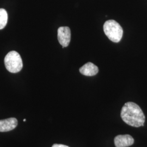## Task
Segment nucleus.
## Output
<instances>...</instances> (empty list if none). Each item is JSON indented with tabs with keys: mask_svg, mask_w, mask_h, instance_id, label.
Instances as JSON below:
<instances>
[{
	"mask_svg": "<svg viewBox=\"0 0 147 147\" xmlns=\"http://www.w3.org/2000/svg\"><path fill=\"white\" fill-rule=\"evenodd\" d=\"M121 119L127 124L134 127L143 126L145 116L140 107L132 102H127L121 110Z\"/></svg>",
	"mask_w": 147,
	"mask_h": 147,
	"instance_id": "f257e3e1",
	"label": "nucleus"
},
{
	"mask_svg": "<svg viewBox=\"0 0 147 147\" xmlns=\"http://www.w3.org/2000/svg\"><path fill=\"white\" fill-rule=\"evenodd\" d=\"M104 31L108 38L114 42L121 41L123 30L121 25L114 20H109L106 21L104 25Z\"/></svg>",
	"mask_w": 147,
	"mask_h": 147,
	"instance_id": "f03ea898",
	"label": "nucleus"
},
{
	"mask_svg": "<svg viewBox=\"0 0 147 147\" xmlns=\"http://www.w3.org/2000/svg\"><path fill=\"white\" fill-rule=\"evenodd\" d=\"M5 65L7 70L11 73L21 71L23 63L19 53L15 51L8 53L5 58Z\"/></svg>",
	"mask_w": 147,
	"mask_h": 147,
	"instance_id": "7ed1b4c3",
	"label": "nucleus"
},
{
	"mask_svg": "<svg viewBox=\"0 0 147 147\" xmlns=\"http://www.w3.org/2000/svg\"><path fill=\"white\" fill-rule=\"evenodd\" d=\"M58 42L63 48L67 47L71 40V31L68 27H60L58 29Z\"/></svg>",
	"mask_w": 147,
	"mask_h": 147,
	"instance_id": "20e7f679",
	"label": "nucleus"
},
{
	"mask_svg": "<svg viewBox=\"0 0 147 147\" xmlns=\"http://www.w3.org/2000/svg\"><path fill=\"white\" fill-rule=\"evenodd\" d=\"M114 142L116 147H127L134 144V140L129 135H120L115 138Z\"/></svg>",
	"mask_w": 147,
	"mask_h": 147,
	"instance_id": "39448f33",
	"label": "nucleus"
},
{
	"mask_svg": "<svg viewBox=\"0 0 147 147\" xmlns=\"http://www.w3.org/2000/svg\"><path fill=\"white\" fill-rule=\"evenodd\" d=\"M18 125V121L16 118L0 120V132L10 131Z\"/></svg>",
	"mask_w": 147,
	"mask_h": 147,
	"instance_id": "423d86ee",
	"label": "nucleus"
},
{
	"mask_svg": "<svg viewBox=\"0 0 147 147\" xmlns=\"http://www.w3.org/2000/svg\"><path fill=\"white\" fill-rule=\"evenodd\" d=\"M79 70L81 74L84 76H92L98 74L99 71V69L93 63L88 62L81 67Z\"/></svg>",
	"mask_w": 147,
	"mask_h": 147,
	"instance_id": "0eeeda50",
	"label": "nucleus"
},
{
	"mask_svg": "<svg viewBox=\"0 0 147 147\" xmlns=\"http://www.w3.org/2000/svg\"><path fill=\"white\" fill-rule=\"evenodd\" d=\"M8 21V14L5 9H0V30L5 27Z\"/></svg>",
	"mask_w": 147,
	"mask_h": 147,
	"instance_id": "6e6552de",
	"label": "nucleus"
},
{
	"mask_svg": "<svg viewBox=\"0 0 147 147\" xmlns=\"http://www.w3.org/2000/svg\"><path fill=\"white\" fill-rule=\"evenodd\" d=\"M52 147H69L67 146L63 145V144H54Z\"/></svg>",
	"mask_w": 147,
	"mask_h": 147,
	"instance_id": "1a4fd4ad",
	"label": "nucleus"
},
{
	"mask_svg": "<svg viewBox=\"0 0 147 147\" xmlns=\"http://www.w3.org/2000/svg\"><path fill=\"white\" fill-rule=\"evenodd\" d=\"M26 121V119H24V121Z\"/></svg>",
	"mask_w": 147,
	"mask_h": 147,
	"instance_id": "9d476101",
	"label": "nucleus"
}]
</instances>
